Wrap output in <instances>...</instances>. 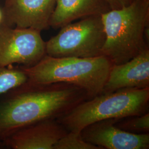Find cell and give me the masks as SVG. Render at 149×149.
<instances>
[{"mask_svg":"<svg viewBox=\"0 0 149 149\" xmlns=\"http://www.w3.org/2000/svg\"><path fill=\"white\" fill-rule=\"evenodd\" d=\"M134 0H104L111 10L120 9L130 5Z\"/></svg>","mask_w":149,"mask_h":149,"instance_id":"9a60e30c","label":"cell"},{"mask_svg":"<svg viewBox=\"0 0 149 149\" xmlns=\"http://www.w3.org/2000/svg\"><path fill=\"white\" fill-rule=\"evenodd\" d=\"M149 87V48L121 64H113L102 93Z\"/></svg>","mask_w":149,"mask_h":149,"instance_id":"30bf717a","label":"cell"},{"mask_svg":"<svg viewBox=\"0 0 149 149\" xmlns=\"http://www.w3.org/2000/svg\"><path fill=\"white\" fill-rule=\"evenodd\" d=\"M110 10L104 0H56L49 26L59 29L76 20L101 16Z\"/></svg>","mask_w":149,"mask_h":149,"instance_id":"8fae6325","label":"cell"},{"mask_svg":"<svg viewBox=\"0 0 149 149\" xmlns=\"http://www.w3.org/2000/svg\"><path fill=\"white\" fill-rule=\"evenodd\" d=\"M118 128L135 134L149 133V113L118 119L116 123Z\"/></svg>","mask_w":149,"mask_h":149,"instance_id":"4fadbf2b","label":"cell"},{"mask_svg":"<svg viewBox=\"0 0 149 149\" xmlns=\"http://www.w3.org/2000/svg\"><path fill=\"white\" fill-rule=\"evenodd\" d=\"M112 65L103 55L88 58H55L46 55L34 65L22 69L29 83L70 84L82 88L92 98L102 93Z\"/></svg>","mask_w":149,"mask_h":149,"instance_id":"7a4b0ae2","label":"cell"},{"mask_svg":"<svg viewBox=\"0 0 149 149\" xmlns=\"http://www.w3.org/2000/svg\"><path fill=\"white\" fill-rule=\"evenodd\" d=\"M56 0H5V16L9 24L39 31L49 26Z\"/></svg>","mask_w":149,"mask_h":149,"instance_id":"ba28073f","label":"cell"},{"mask_svg":"<svg viewBox=\"0 0 149 149\" xmlns=\"http://www.w3.org/2000/svg\"><path fill=\"white\" fill-rule=\"evenodd\" d=\"M149 87L101 93L74 107L56 120L68 131L81 132L92 123L139 116L149 112Z\"/></svg>","mask_w":149,"mask_h":149,"instance_id":"277c9868","label":"cell"},{"mask_svg":"<svg viewBox=\"0 0 149 149\" xmlns=\"http://www.w3.org/2000/svg\"><path fill=\"white\" fill-rule=\"evenodd\" d=\"M2 18V13L1 11L0 10V23H1V22Z\"/></svg>","mask_w":149,"mask_h":149,"instance_id":"2e32d148","label":"cell"},{"mask_svg":"<svg viewBox=\"0 0 149 149\" xmlns=\"http://www.w3.org/2000/svg\"><path fill=\"white\" fill-rule=\"evenodd\" d=\"M118 119H108L92 123L81 133L86 142L100 149H149V134H135L116 125Z\"/></svg>","mask_w":149,"mask_h":149,"instance_id":"52a82bcc","label":"cell"},{"mask_svg":"<svg viewBox=\"0 0 149 149\" xmlns=\"http://www.w3.org/2000/svg\"><path fill=\"white\" fill-rule=\"evenodd\" d=\"M45 42L46 54L55 58H93L102 55L106 34L101 16H92L60 28Z\"/></svg>","mask_w":149,"mask_h":149,"instance_id":"5b68a950","label":"cell"},{"mask_svg":"<svg viewBox=\"0 0 149 149\" xmlns=\"http://www.w3.org/2000/svg\"><path fill=\"white\" fill-rule=\"evenodd\" d=\"M0 105V138L47 119H57L79 103L91 98L86 91L70 84L47 85L27 82Z\"/></svg>","mask_w":149,"mask_h":149,"instance_id":"6da1fadb","label":"cell"},{"mask_svg":"<svg viewBox=\"0 0 149 149\" xmlns=\"http://www.w3.org/2000/svg\"><path fill=\"white\" fill-rule=\"evenodd\" d=\"M106 34L102 54L113 64L125 63L149 48L145 30L149 24V0H134L101 15Z\"/></svg>","mask_w":149,"mask_h":149,"instance_id":"3957f363","label":"cell"},{"mask_svg":"<svg viewBox=\"0 0 149 149\" xmlns=\"http://www.w3.org/2000/svg\"><path fill=\"white\" fill-rule=\"evenodd\" d=\"M68 132L56 119H47L16 130L6 142L13 149H54Z\"/></svg>","mask_w":149,"mask_h":149,"instance_id":"9c48e42d","label":"cell"},{"mask_svg":"<svg viewBox=\"0 0 149 149\" xmlns=\"http://www.w3.org/2000/svg\"><path fill=\"white\" fill-rule=\"evenodd\" d=\"M27 81V74L22 68H0V95L21 86Z\"/></svg>","mask_w":149,"mask_h":149,"instance_id":"7c38bea8","label":"cell"},{"mask_svg":"<svg viewBox=\"0 0 149 149\" xmlns=\"http://www.w3.org/2000/svg\"><path fill=\"white\" fill-rule=\"evenodd\" d=\"M54 149H100L86 142L82 138L81 132L68 131L55 145Z\"/></svg>","mask_w":149,"mask_h":149,"instance_id":"5bb4252c","label":"cell"},{"mask_svg":"<svg viewBox=\"0 0 149 149\" xmlns=\"http://www.w3.org/2000/svg\"><path fill=\"white\" fill-rule=\"evenodd\" d=\"M40 32L32 28H0V68L38 63L47 55Z\"/></svg>","mask_w":149,"mask_h":149,"instance_id":"8992f818","label":"cell"}]
</instances>
